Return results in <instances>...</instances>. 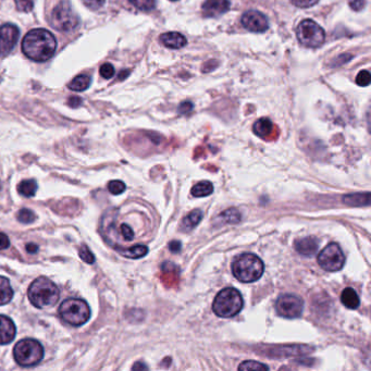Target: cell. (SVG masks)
I'll use <instances>...</instances> for the list:
<instances>
[{
  "label": "cell",
  "instance_id": "obj_1",
  "mask_svg": "<svg viewBox=\"0 0 371 371\" xmlns=\"http://www.w3.org/2000/svg\"><path fill=\"white\" fill-rule=\"evenodd\" d=\"M57 40L51 32L45 29L30 31L22 40V52L29 59L45 62L54 56Z\"/></svg>",
  "mask_w": 371,
  "mask_h": 371
},
{
  "label": "cell",
  "instance_id": "obj_2",
  "mask_svg": "<svg viewBox=\"0 0 371 371\" xmlns=\"http://www.w3.org/2000/svg\"><path fill=\"white\" fill-rule=\"evenodd\" d=\"M265 266L262 260L252 253H245L237 256L232 263L234 277L243 283H252L261 278Z\"/></svg>",
  "mask_w": 371,
  "mask_h": 371
},
{
  "label": "cell",
  "instance_id": "obj_3",
  "mask_svg": "<svg viewBox=\"0 0 371 371\" xmlns=\"http://www.w3.org/2000/svg\"><path fill=\"white\" fill-rule=\"evenodd\" d=\"M28 296L30 302L37 308L53 306L59 300L58 286L45 277H39L30 285Z\"/></svg>",
  "mask_w": 371,
  "mask_h": 371
},
{
  "label": "cell",
  "instance_id": "obj_4",
  "mask_svg": "<svg viewBox=\"0 0 371 371\" xmlns=\"http://www.w3.org/2000/svg\"><path fill=\"white\" fill-rule=\"evenodd\" d=\"M243 308V298L234 287H226L220 291L212 304L214 314L221 318H232Z\"/></svg>",
  "mask_w": 371,
  "mask_h": 371
},
{
  "label": "cell",
  "instance_id": "obj_5",
  "mask_svg": "<svg viewBox=\"0 0 371 371\" xmlns=\"http://www.w3.org/2000/svg\"><path fill=\"white\" fill-rule=\"evenodd\" d=\"M13 357L20 366L32 367L42 361L44 358V349L36 340L24 339L15 344Z\"/></svg>",
  "mask_w": 371,
  "mask_h": 371
},
{
  "label": "cell",
  "instance_id": "obj_6",
  "mask_svg": "<svg viewBox=\"0 0 371 371\" xmlns=\"http://www.w3.org/2000/svg\"><path fill=\"white\" fill-rule=\"evenodd\" d=\"M59 315L64 323L73 327H80L88 321L90 309L84 300L68 299L60 305Z\"/></svg>",
  "mask_w": 371,
  "mask_h": 371
},
{
  "label": "cell",
  "instance_id": "obj_7",
  "mask_svg": "<svg viewBox=\"0 0 371 371\" xmlns=\"http://www.w3.org/2000/svg\"><path fill=\"white\" fill-rule=\"evenodd\" d=\"M51 24L57 31L69 33L78 29L80 18L68 2H60L52 12Z\"/></svg>",
  "mask_w": 371,
  "mask_h": 371
},
{
  "label": "cell",
  "instance_id": "obj_8",
  "mask_svg": "<svg viewBox=\"0 0 371 371\" xmlns=\"http://www.w3.org/2000/svg\"><path fill=\"white\" fill-rule=\"evenodd\" d=\"M296 35H298L299 42L303 46L309 48H317L321 46L326 39L324 29L315 21L309 19L300 23L298 30H296Z\"/></svg>",
  "mask_w": 371,
  "mask_h": 371
},
{
  "label": "cell",
  "instance_id": "obj_9",
  "mask_svg": "<svg viewBox=\"0 0 371 371\" xmlns=\"http://www.w3.org/2000/svg\"><path fill=\"white\" fill-rule=\"evenodd\" d=\"M318 263L321 268L330 272L341 270L345 263V255L340 245L331 243L326 246L318 255Z\"/></svg>",
  "mask_w": 371,
  "mask_h": 371
},
{
  "label": "cell",
  "instance_id": "obj_10",
  "mask_svg": "<svg viewBox=\"0 0 371 371\" xmlns=\"http://www.w3.org/2000/svg\"><path fill=\"white\" fill-rule=\"evenodd\" d=\"M303 309V300L293 294H283L276 302V310L278 315L286 319L300 318Z\"/></svg>",
  "mask_w": 371,
  "mask_h": 371
},
{
  "label": "cell",
  "instance_id": "obj_11",
  "mask_svg": "<svg viewBox=\"0 0 371 371\" xmlns=\"http://www.w3.org/2000/svg\"><path fill=\"white\" fill-rule=\"evenodd\" d=\"M19 29L14 24L7 23L0 27V57L12 52L19 39Z\"/></svg>",
  "mask_w": 371,
  "mask_h": 371
},
{
  "label": "cell",
  "instance_id": "obj_12",
  "mask_svg": "<svg viewBox=\"0 0 371 371\" xmlns=\"http://www.w3.org/2000/svg\"><path fill=\"white\" fill-rule=\"evenodd\" d=\"M242 24L246 30L254 33H263L269 27L266 15L256 10L245 12L242 16Z\"/></svg>",
  "mask_w": 371,
  "mask_h": 371
},
{
  "label": "cell",
  "instance_id": "obj_13",
  "mask_svg": "<svg viewBox=\"0 0 371 371\" xmlns=\"http://www.w3.org/2000/svg\"><path fill=\"white\" fill-rule=\"evenodd\" d=\"M229 9V0H206L203 5V13L207 18H218Z\"/></svg>",
  "mask_w": 371,
  "mask_h": 371
},
{
  "label": "cell",
  "instance_id": "obj_14",
  "mask_svg": "<svg viewBox=\"0 0 371 371\" xmlns=\"http://www.w3.org/2000/svg\"><path fill=\"white\" fill-rule=\"evenodd\" d=\"M16 329L13 321L7 316L0 315V345L9 344L13 341Z\"/></svg>",
  "mask_w": 371,
  "mask_h": 371
},
{
  "label": "cell",
  "instance_id": "obj_15",
  "mask_svg": "<svg viewBox=\"0 0 371 371\" xmlns=\"http://www.w3.org/2000/svg\"><path fill=\"white\" fill-rule=\"evenodd\" d=\"M294 246L298 253L303 256H312L319 249V241L315 236H307L296 241Z\"/></svg>",
  "mask_w": 371,
  "mask_h": 371
},
{
  "label": "cell",
  "instance_id": "obj_16",
  "mask_svg": "<svg viewBox=\"0 0 371 371\" xmlns=\"http://www.w3.org/2000/svg\"><path fill=\"white\" fill-rule=\"evenodd\" d=\"M160 42L171 49H180L187 44L186 38L178 32L164 33L160 36Z\"/></svg>",
  "mask_w": 371,
  "mask_h": 371
},
{
  "label": "cell",
  "instance_id": "obj_17",
  "mask_svg": "<svg viewBox=\"0 0 371 371\" xmlns=\"http://www.w3.org/2000/svg\"><path fill=\"white\" fill-rule=\"evenodd\" d=\"M343 203L353 206V207H362V206L370 205V194L366 193H355L349 194L343 197Z\"/></svg>",
  "mask_w": 371,
  "mask_h": 371
},
{
  "label": "cell",
  "instance_id": "obj_18",
  "mask_svg": "<svg viewBox=\"0 0 371 371\" xmlns=\"http://www.w3.org/2000/svg\"><path fill=\"white\" fill-rule=\"evenodd\" d=\"M341 302L344 305L345 307H348L350 309H356L358 308L360 301H359V296L357 295L356 291L354 290L352 287H348L342 292L341 294Z\"/></svg>",
  "mask_w": 371,
  "mask_h": 371
},
{
  "label": "cell",
  "instance_id": "obj_19",
  "mask_svg": "<svg viewBox=\"0 0 371 371\" xmlns=\"http://www.w3.org/2000/svg\"><path fill=\"white\" fill-rule=\"evenodd\" d=\"M202 219H203L202 210L195 209V210L189 212L187 216L183 219L182 227H181V229H182L183 231H185V232H189V231H192L194 228H196L197 226H199V224L202 221Z\"/></svg>",
  "mask_w": 371,
  "mask_h": 371
},
{
  "label": "cell",
  "instance_id": "obj_20",
  "mask_svg": "<svg viewBox=\"0 0 371 371\" xmlns=\"http://www.w3.org/2000/svg\"><path fill=\"white\" fill-rule=\"evenodd\" d=\"M272 129H274V125L268 118H261L255 122L254 125L255 134L261 138H267L272 132Z\"/></svg>",
  "mask_w": 371,
  "mask_h": 371
},
{
  "label": "cell",
  "instance_id": "obj_21",
  "mask_svg": "<svg viewBox=\"0 0 371 371\" xmlns=\"http://www.w3.org/2000/svg\"><path fill=\"white\" fill-rule=\"evenodd\" d=\"M13 298V290L10 281L5 277H0V306L10 303Z\"/></svg>",
  "mask_w": 371,
  "mask_h": 371
},
{
  "label": "cell",
  "instance_id": "obj_22",
  "mask_svg": "<svg viewBox=\"0 0 371 371\" xmlns=\"http://www.w3.org/2000/svg\"><path fill=\"white\" fill-rule=\"evenodd\" d=\"M122 256L131 259H138L146 256L148 253V249L144 245H135L130 249H118L117 250Z\"/></svg>",
  "mask_w": 371,
  "mask_h": 371
},
{
  "label": "cell",
  "instance_id": "obj_23",
  "mask_svg": "<svg viewBox=\"0 0 371 371\" xmlns=\"http://www.w3.org/2000/svg\"><path fill=\"white\" fill-rule=\"evenodd\" d=\"M37 184L34 180H24L18 185V192L24 197H33L36 194Z\"/></svg>",
  "mask_w": 371,
  "mask_h": 371
},
{
  "label": "cell",
  "instance_id": "obj_24",
  "mask_svg": "<svg viewBox=\"0 0 371 371\" xmlns=\"http://www.w3.org/2000/svg\"><path fill=\"white\" fill-rule=\"evenodd\" d=\"M90 85V78L87 76H78L74 78L71 83L69 84V88L74 90V92H83V90H86Z\"/></svg>",
  "mask_w": 371,
  "mask_h": 371
},
{
  "label": "cell",
  "instance_id": "obj_25",
  "mask_svg": "<svg viewBox=\"0 0 371 371\" xmlns=\"http://www.w3.org/2000/svg\"><path fill=\"white\" fill-rule=\"evenodd\" d=\"M213 192V185L208 181H203V182L197 183L192 188V195L194 197H206L211 195Z\"/></svg>",
  "mask_w": 371,
  "mask_h": 371
},
{
  "label": "cell",
  "instance_id": "obj_26",
  "mask_svg": "<svg viewBox=\"0 0 371 371\" xmlns=\"http://www.w3.org/2000/svg\"><path fill=\"white\" fill-rule=\"evenodd\" d=\"M220 217L226 222V224H229V225H236L242 219L241 212L238 211L236 208H230V209L226 210L225 212L221 213Z\"/></svg>",
  "mask_w": 371,
  "mask_h": 371
},
{
  "label": "cell",
  "instance_id": "obj_27",
  "mask_svg": "<svg viewBox=\"0 0 371 371\" xmlns=\"http://www.w3.org/2000/svg\"><path fill=\"white\" fill-rule=\"evenodd\" d=\"M117 232L120 235V237L123 238V240H125V242H132V241L134 240V237H135L133 229H132L127 224L120 225V227L117 229Z\"/></svg>",
  "mask_w": 371,
  "mask_h": 371
},
{
  "label": "cell",
  "instance_id": "obj_28",
  "mask_svg": "<svg viewBox=\"0 0 371 371\" xmlns=\"http://www.w3.org/2000/svg\"><path fill=\"white\" fill-rule=\"evenodd\" d=\"M269 367L265 364H261V362H257V361H244L242 364L238 366V370H244V371H249V370H268Z\"/></svg>",
  "mask_w": 371,
  "mask_h": 371
},
{
  "label": "cell",
  "instance_id": "obj_29",
  "mask_svg": "<svg viewBox=\"0 0 371 371\" xmlns=\"http://www.w3.org/2000/svg\"><path fill=\"white\" fill-rule=\"evenodd\" d=\"M16 219H18L22 224H32L36 219L35 213L30 209H21L18 214H16Z\"/></svg>",
  "mask_w": 371,
  "mask_h": 371
},
{
  "label": "cell",
  "instance_id": "obj_30",
  "mask_svg": "<svg viewBox=\"0 0 371 371\" xmlns=\"http://www.w3.org/2000/svg\"><path fill=\"white\" fill-rule=\"evenodd\" d=\"M130 2L138 10L142 11H151L155 8V0H130Z\"/></svg>",
  "mask_w": 371,
  "mask_h": 371
},
{
  "label": "cell",
  "instance_id": "obj_31",
  "mask_svg": "<svg viewBox=\"0 0 371 371\" xmlns=\"http://www.w3.org/2000/svg\"><path fill=\"white\" fill-rule=\"evenodd\" d=\"M108 191L112 195H120L126 191V184L122 181H111V182L108 183Z\"/></svg>",
  "mask_w": 371,
  "mask_h": 371
},
{
  "label": "cell",
  "instance_id": "obj_32",
  "mask_svg": "<svg viewBox=\"0 0 371 371\" xmlns=\"http://www.w3.org/2000/svg\"><path fill=\"white\" fill-rule=\"evenodd\" d=\"M79 255H80V257L82 258V260L85 261L86 263H89V265H90V263H94V261H95V257H94L93 253L90 252L88 250V247L85 246V245H82L80 247Z\"/></svg>",
  "mask_w": 371,
  "mask_h": 371
},
{
  "label": "cell",
  "instance_id": "obj_33",
  "mask_svg": "<svg viewBox=\"0 0 371 371\" xmlns=\"http://www.w3.org/2000/svg\"><path fill=\"white\" fill-rule=\"evenodd\" d=\"M16 9L21 12H30L34 7V0H14Z\"/></svg>",
  "mask_w": 371,
  "mask_h": 371
},
{
  "label": "cell",
  "instance_id": "obj_34",
  "mask_svg": "<svg viewBox=\"0 0 371 371\" xmlns=\"http://www.w3.org/2000/svg\"><path fill=\"white\" fill-rule=\"evenodd\" d=\"M370 80H371V77H370L369 71L362 70L358 73V76L356 78V83L359 86H367L370 84Z\"/></svg>",
  "mask_w": 371,
  "mask_h": 371
},
{
  "label": "cell",
  "instance_id": "obj_35",
  "mask_svg": "<svg viewBox=\"0 0 371 371\" xmlns=\"http://www.w3.org/2000/svg\"><path fill=\"white\" fill-rule=\"evenodd\" d=\"M114 74V68L113 65L110 64V63H105L104 65H102L101 68V76L104 78V79H111L113 77Z\"/></svg>",
  "mask_w": 371,
  "mask_h": 371
},
{
  "label": "cell",
  "instance_id": "obj_36",
  "mask_svg": "<svg viewBox=\"0 0 371 371\" xmlns=\"http://www.w3.org/2000/svg\"><path fill=\"white\" fill-rule=\"evenodd\" d=\"M83 3L86 7L92 10H98L105 5L106 0H83Z\"/></svg>",
  "mask_w": 371,
  "mask_h": 371
},
{
  "label": "cell",
  "instance_id": "obj_37",
  "mask_svg": "<svg viewBox=\"0 0 371 371\" xmlns=\"http://www.w3.org/2000/svg\"><path fill=\"white\" fill-rule=\"evenodd\" d=\"M292 4L299 8H309L315 6L319 0H291Z\"/></svg>",
  "mask_w": 371,
  "mask_h": 371
},
{
  "label": "cell",
  "instance_id": "obj_38",
  "mask_svg": "<svg viewBox=\"0 0 371 371\" xmlns=\"http://www.w3.org/2000/svg\"><path fill=\"white\" fill-rule=\"evenodd\" d=\"M365 5H366V0H350L351 8L355 11H360L361 9H364Z\"/></svg>",
  "mask_w": 371,
  "mask_h": 371
},
{
  "label": "cell",
  "instance_id": "obj_39",
  "mask_svg": "<svg viewBox=\"0 0 371 371\" xmlns=\"http://www.w3.org/2000/svg\"><path fill=\"white\" fill-rule=\"evenodd\" d=\"M9 246H10L9 237H8L5 233H0V251L7 250Z\"/></svg>",
  "mask_w": 371,
  "mask_h": 371
},
{
  "label": "cell",
  "instance_id": "obj_40",
  "mask_svg": "<svg viewBox=\"0 0 371 371\" xmlns=\"http://www.w3.org/2000/svg\"><path fill=\"white\" fill-rule=\"evenodd\" d=\"M193 109V104L192 103H188V102H185L183 104H181L180 108H179V112L180 113H187Z\"/></svg>",
  "mask_w": 371,
  "mask_h": 371
},
{
  "label": "cell",
  "instance_id": "obj_41",
  "mask_svg": "<svg viewBox=\"0 0 371 371\" xmlns=\"http://www.w3.org/2000/svg\"><path fill=\"white\" fill-rule=\"evenodd\" d=\"M81 103H82L81 98H79L78 96H71V97L69 98V100H68V104H69V106L73 107V108H77V107H79V106L81 105Z\"/></svg>",
  "mask_w": 371,
  "mask_h": 371
},
{
  "label": "cell",
  "instance_id": "obj_42",
  "mask_svg": "<svg viewBox=\"0 0 371 371\" xmlns=\"http://www.w3.org/2000/svg\"><path fill=\"white\" fill-rule=\"evenodd\" d=\"M181 243L179 241H172L170 244H169V249L172 253H179L181 251Z\"/></svg>",
  "mask_w": 371,
  "mask_h": 371
},
{
  "label": "cell",
  "instance_id": "obj_43",
  "mask_svg": "<svg viewBox=\"0 0 371 371\" xmlns=\"http://www.w3.org/2000/svg\"><path fill=\"white\" fill-rule=\"evenodd\" d=\"M38 251V246L33 244V243H30L27 245V252L30 253V254H35L36 252Z\"/></svg>",
  "mask_w": 371,
  "mask_h": 371
},
{
  "label": "cell",
  "instance_id": "obj_44",
  "mask_svg": "<svg viewBox=\"0 0 371 371\" xmlns=\"http://www.w3.org/2000/svg\"><path fill=\"white\" fill-rule=\"evenodd\" d=\"M132 369L133 370H147L148 367L144 364H142V362H136V364L132 367Z\"/></svg>",
  "mask_w": 371,
  "mask_h": 371
},
{
  "label": "cell",
  "instance_id": "obj_45",
  "mask_svg": "<svg viewBox=\"0 0 371 371\" xmlns=\"http://www.w3.org/2000/svg\"><path fill=\"white\" fill-rule=\"evenodd\" d=\"M129 73H130V71H129V70L122 71V72L120 73V76H119V80H123L125 78H127V77L129 76Z\"/></svg>",
  "mask_w": 371,
  "mask_h": 371
},
{
  "label": "cell",
  "instance_id": "obj_46",
  "mask_svg": "<svg viewBox=\"0 0 371 371\" xmlns=\"http://www.w3.org/2000/svg\"><path fill=\"white\" fill-rule=\"evenodd\" d=\"M171 2H178V0H171Z\"/></svg>",
  "mask_w": 371,
  "mask_h": 371
},
{
  "label": "cell",
  "instance_id": "obj_47",
  "mask_svg": "<svg viewBox=\"0 0 371 371\" xmlns=\"http://www.w3.org/2000/svg\"><path fill=\"white\" fill-rule=\"evenodd\" d=\"M0 188H2V184H0Z\"/></svg>",
  "mask_w": 371,
  "mask_h": 371
}]
</instances>
